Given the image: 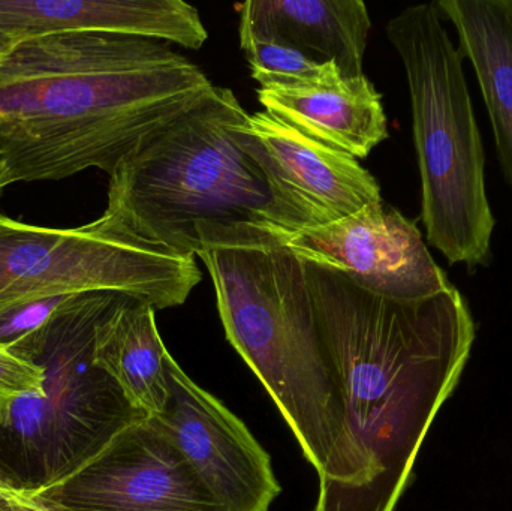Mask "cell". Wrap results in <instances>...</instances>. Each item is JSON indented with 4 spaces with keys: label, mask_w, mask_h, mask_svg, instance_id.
Masks as SVG:
<instances>
[{
    "label": "cell",
    "mask_w": 512,
    "mask_h": 511,
    "mask_svg": "<svg viewBox=\"0 0 512 511\" xmlns=\"http://www.w3.org/2000/svg\"><path fill=\"white\" fill-rule=\"evenodd\" d=\"M215 89L167 42L101 32L21 39L0 56V158L12 183L108 176Z\"/></svg>",
    "instance_id": "obj_1"
},
{
    "label": "cell",
    "mask_w": 512,
    "mask_h": 511,
    "mask_svg": "<svg viewBox=\"0 0 512 511\" xmlns=\"http://www.w3.org/2000/svg\"><path fill=\"white\" fill-rule=\"evenodd\" d=\"M303 264L322 339L342 380L360 468L339 511H394L468 365L477 338L471 308L454 285L429 299L397 302Z\"/></svg>",
    "instance_id": "obj_2"
},
{
    "label": "cell",
    "mask_w": 512,
    "mask_h": 511,
    "mask_svg": "<svg viewBox=\"0 0 512 511\" xmlns=\"http://www.w3.org/2000/svg\"><path fill=\"white\" fill-rule=\"evenodd\" d=\"M197 255L228 341L270 393L319 476L313 511H339L357 483L343 386L325 347L303 261L267 222L200 224Z\"/></svg>",
    "instance_id": "obj_3"
},
{
    "label": "cell",
    "mask_w": 512,
    "mask_h": 511,
    "mask_svg": "<svg viewBox=\"0 0 512 511\" xmlns=\"http://www.w3.org/2000/svg\"><path fill=\"white\" fill-rule=\"evenodd\" d=\"M246 116L233 90L215 86L111 174L104 215L186 255L200 249V224L265 222L264 177L233 138V126Z\"/></svg>",
    "instance_id": "obj_4"
},
{
    "label": "cell",
    "mask_w": 512,
    "mask_h": 511,
    "mask_svg": "<svg viewBox=\"0 0 512 511\" xmlns=\"http://www.w3.org/2000/svg\"><path fill=\"white\" fill-rule=\"evenodd\" d=\"M113 291L69 297L44 326L8 345L45 372L44 393L0 411V483L33 492L65 479L123 429L149 419L93 363L98 324L123 299Z\"/></svg>",
    "instance_id": "obj_5"
},
{
    "label": "cell",
    "mask_w": 512,
    "mask_h": 511,
    "mask_svg": "<svg viewBox=\"0 0 512 511\" xmlns=\"http://www.w3.org/2000/svg\"><path fill=\"white\" fill-rule=\"evenodd\" d=\"M444 20L436 2L408 6L388 21L387 36L408 78L427 242L474 273L492 264L496 221L465 57Z\"/></svg>",
    "instance_id": "obj_6"
},
{
    "label": "cell",
    "mask_w": 512,
    "mask_h": 511,
    "mask_svg": "<svg viewBox=\"0 0 512 511\" xmlns=\"http://www.w3.org/2000/svg\"><path fill=\"white\" fill-rule=\"evenodd\" d=\"M203 279L195 255L146 242L102 215L75 228H48L0 213V317L42 297L113 291L176 308Z\"/></svg>",
    "instance_id": "obj_7"
},
{
    "label": "cell",
    "mask_w": 512,
    "mask_h": 511,
    "mask_svg": "<svg viewBox=\"0 0 512 511\" xmlns=\"http://www.w3.org/2000/svg\"><path fill=\"white\" fill-rule=\"evenodd\" d=\"M233 138L267 185L264 221L282 233L322 227L382 200L378 180L358 159L267 111L236 123Z\"/></svg>",
    "instance_id": "obj_8"
},
{
    "label": "cell",
    "mask_w": 512,
    "mask_h": 511,
    "mask_svg": "<svg viewBox=\"0 0 512 511\" xmlns=\"http://www.w3.org/2000/svg\"><path fill=\"white\" fill-rule=\"evenodd\" d=\"M27 494L50 511H222L152 417L123 429L65 479Z\"/></svg>",
    "instance_id": "obj_9"
},
{
    "label": "cell",
    "mask_w": 512,
    "mask_h": 511,
    "mask_svg": "<svg viewBox=\"0 0 512 511\" xmlns=\"http://www.w3.org/2000/svg\"><path fill=\"white\" fill-rule=\"evenodd\" d=\"M282 236L303 263L340 273L385 299L415 302L453 287L417 222L384 200L348 218Z\"/></svg>",
    "instance_id": "obj_10"
},
{
    "label": "cell",
    "mask_w": 512,
    "mask_h": 511,
    "mask_svg": "<svg viewBox=\"0 0 512 511\" xmlns=\"http://www.w3.org/2000/svg\"><path fill=\"white\" fill-rule=\"evenodd\" d=\"M168 402L156 420L222 511H268L282 488L248 426L168 356Z\"/></svg>",
    "instance_id": "obj_11"
},
{
    "label": "cell",
    "mask_w": 512,
    "mask_h": 511,
    "mask_svg": "<svg viewBox=\"0 0 512 511\" xmlns=\"http://www.w3.org/2000/svg\"><path fill=\"white\" fill-rule=\"evenodd\" d=\"M101 32L200 50L209 33L183 0H0V33L21 39Z\"/></svg>",
    "instance_id": "obj_12"
},
{
    "label": "cell",
    "mask_w": 512,
    "mask_h": 511,
    "mask_svg": "<svg viewBox=\"0 0 512 511\" xmlns=\"http://www.w3.org/2000/svg\"><path fill=\"white\" fill-rule=\"evenodd\" d=\"M267 113L307 137L364 159L388 138L382 95L366 77L333 75L298 89H258Z\"/></svg>",
    "instance_id": "obj_13"
},
{
    "label": "cell",
    "mask_w": 512,
    "mask_h": 511,
    "mask_svg": "<svg viewBox=\"0 0 512 511\" xmlns=\"http://www.w3.org/2000/svg\"><path fill=\"white\" fill-rule=\"evenodd\" d=\"M236 8L240 36L286 42L336 63L343 77L364 74L372 21L363 0H249Z\"/></svg>",
    "instance_id": "obj_14"
},
{
    "label": "cell",
    "mask_w": 512,
    "mask_h": 511,
    "mask_svg": "<svg viewBox=\"0 0 512 511\" xmlns=\"http://www.w3.org/2000/svg\"><path fill=\"white\" fill-rule=\"evenodd\" d=\"M471 62L495 134L496 153L512 192V0H439Z\"/></svg>",
    "instance_id": "obj_15"
},
{
    "label": "cell",
    "mask_w": 512,
    "mask_h": 511,
    "mask_svg": "<svg viewBox=\"0 0 512 511\" xmlns=\"http://www.w3.org/2000/svg\"><path fill=\"white\" fill-rule=\"evenodd\" d=\"M155 309L135 297L123 299L98 324L93 363L110 375L129 402L147 417H156L168 402L165 366L170 356Z\"/></svg>",
    "instance_id": "obj_16"
},
{
    "label": "cell",
    "mask_w": 512,
    "mask_h": 511,
    "mask_svg": "<svg viewBox=\"0 0 512 511\" xmlns=\"http://www.w3.org/2000/svg\"><path fill=\"white\" fill-rule=\"evenodd\" d=\"M240 47L261 89H298L321 83L340 72L331 60L322 62L276 39L240 36Z\"/></svg>",
    "instance_id": "obj_17"
},
{
    "label": "cell",
    "mask_w": 512,
    "mask_h": 511,
    "mask_svg": "<svg viewBox=\"0 0 512 511\" xmlns=\"http://www.w3.org/2000/svg\"><path fill=\"white\" fill-rule=\"evenodd\" d=\"M44 383L45 372L41 366L0 345V411L23 396H41Z\"/></svg>",
    "instance_id": "obj_18"
},
{
    "label": "cell",
    "mask_w": 512,
    "mask_h": 511,
    "mask_svg": "<svg viewBox=\"0 0 512 511\" xmlns=\"http://www.w3.org/2000/svg\"><path fill=\"white\" fill-rule=\"evenodd\" d=\"M69 297H42L9 309L0 317V345L8 347L44 326Z\"/></svg>",
    "instance_id": "obj_19"
},
{
    "label": "cell",
    "mask_w": 512,
    "mask_h": 511,
    "mask_svg": "<svg viewBox=\"0 0 512 511\" xmlns=\"http://www.w3.org/2000/svg\"><path fill=\"white\" fill-rule=\"evenodd\" d=\"M0 497L5 501L8 511H50L39 506L27 492L18 491V489L3 485V483H0Z\"/></svg>",
    "instance_id": "obj_20"
},
{
    "label": "cell",
    "mask_w": 512,
    "mask_h": 511,
    "mask_svg": "<svg viewBox=\"0 0 512 511\" xmlns=\"http://www.w3.org/2000/svg\"><path fill=\"white\" fill-rule=\"evenodd\" d=\"M12 180L9 176L8 168H6L5 162L0 158V195L5 191L6 186L11 185Z\"/></svg>",
    "instance_id": "obj_21"
},
{
    "label": "cell",
    "mask_w": 512,
    "mask_h": 511,
    "mask_svg": "<svg viewBox=\"0 0 512 511\" xmlns=\"http://www.w3.org/2000/svg\"><path fill=\"white\" fill-rule=\"evenodd\" d=\"M17 42V39L11 38V36L5 35V33H0V56L5 54L6 51L11 50Z\"/></svg>",
    "instance_id": "obj_22"
},
{
    "label": "cell",
    "mask_w": 512,
    "mask_h": 511,
    "mask_svg": "<svg viewBox=\"0 0 512 511\" xmlns=\"http://www.w3.org/2000/svg\"><path fill=\"white\" fill-rule=\"evenodd\" d=\"M0 511H8V509H6L5 501H3L2 497H0Z\"/></svg>",
    "instance_id": "obj_23"
}]
</instances>
